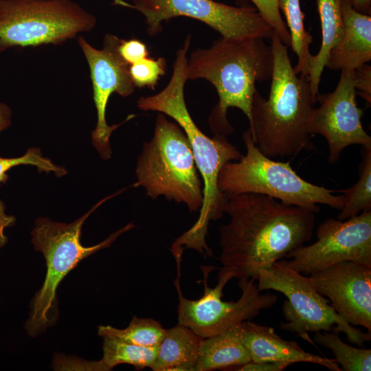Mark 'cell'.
Returning <instances> with one entry per match:
<instances>
[{"label":"cell","instance_id":"27","mask_svg":"<svg viewBox=\"0 0 371 371\" xmlns=\"http://www.w3.org/2000/svg\"><path fill=\"white\" fill-rule=\"evenodd\" d=\"M166 60L162 57L156 60L147 57L131 65L129 71L135 87L154 89L166 74Z\"/></svg>","mask_w":371,"mask_h":371},{"label":"cell","instance_id":"15","mask_svg":"<svg viewBox=\"0 0 371 371\" xmlns=\"http://www.w3.org/2000/svg\"><path fill=\"white\" fill-rule=\"evenodd\" d=\"M308 276L341 317L371 332V265L346 261Z\"/></svg>","mask_w":371,"mask_h":371},{"label":"cell","instance_id":"22","mask_svg":"<svg viewBox=\"0 0 371 371\" xmlns=\"http://www.w3.org/2000/svg\"><path fill=\"white\" fill-rule=\"evenodd\" d=\"M278 6L286 17V24L291 36L290 47L297 57L294 71L297 74L309 76V61L312 56L309 46L313 42V36L304 27V14L300 0H278Z\"/></svg>","mask_w":371,"mask_h":371},{"label":"cell","instance_id":"28","mask_svg":"<svg viewBox=\"0 0 371 371\" xmlns=\"http://www.w3.org/2000/svg\"><path fill=\"white\" fill-rule=\"evenodd\" d=\"M260 14L272 27L281 41L287 47L291 45V36L286 23L282 19L278 0H251Z\"/></svg>","mask_w":371,"mask_h":371},{"label":"cell","instance_id":"5","mask_svg":"<svg viewBox=\"0 0 371 371\" xmlns=\"http://www.w3.org/2000/svg\"><path fill=\"white\" fill-rule=\"evenodd\" d=\"M135 174L134 186L143 187L150 198L164 196L183 203L190 212L201 208L203 181L190 142L183 129L161 113L157 116L152 139L144 144Z\"/></svg>","mask_w":371,"mask_h":371},{"label":"cell","instance_id":"24","mask_svg":"<svg viewBox=\"0 0 371 371\" xmlns=\"http://www.w3.org/2000/svg\"><path fill=\"white\" fill-rule=\"evenodd\" d=\"M166 329L157 321L151 318L134 316L129 325L119 329L111 326H99L98 335L113 337L127 343L144 346L158 347Z\"/></svg>","mask_w":371,"mask_h":371},{"label":"cell","instance_id":"2","mask_svg":"<svg viewBox=\"0 0 371 371\" xmlns=\"http://www.w3.org/2000/svg\"><path fill=\"white\" fill-rule=\"evenodd\" d=\"M190 43L186 38L177 52L172 74L166 87L155 95L139 98L137 106L142 111H157L172 118L190 142L196 166L202 177L203 204L195 223L173 242L170 251L173 255H182L186 249H192L205 257L213 256L205 240L208 225L211 221L223 217L227 199V196L218 187L220 170L226 163L238 160L242 154L227 136L214 135L210 137L205 135L188 110L184 87L188 80L186 67Z\"/></svg>","mask_w":371,"mask_h":371},{"label":"cell","instance_id":"4","mask_svg":"<svg viewBox=\"0 0 371 371\" xmlns=\"http://www.w3.org/2000/svg\"><path fill=\"white\" fill-rule=\"evenodd\" d=\"M273 67L267 99L256 91L251 104L249 128L259 150L271 159L293 157L306 148L311 136L307 121L317 99L309 76H298L288 47L274 32L271 37Z\"/></svg>","mask_w":371,"mask_h":371},{"label":"cell","instance_id":"12","mask_svg":"<svg viewBox=\"0 0 371 371\" xmlns=\"http://www.w3.org/2000/svg\"><path fill=\"white\" fill-rule=\"evenodd\" d=\"M317 240L286 256L297 272L311 274L333 265L356 261L371 265V210L344 221H324L316 231Z\"/></svg>","mask_w":371,"mask_h":371},{"label":"cell","instance_id":"17","mask_svg":"<svg viewBox=\"0 0 371 371\" xmlns=\"http://www.w3.org/2000/svg\"><path fill=\"white\" fill-rule=\"evenodd\" d=\"M344 33L328 55L326 67L354 71L371 60V16L357 11L350 0H341Z\"/></svg>","mask_w":371,"mask_h":371},{"label":"cell","instance_id":"33","mask_svg":"<svg viewBox=\"0 0 371 371\" xmlns=\"http://www.w3.org/2000/svg\"><path fill=\"white\" fill-rule=\"evenodd\" d=\"M12 110L5 103L0 102V133L11 125Z\"/></svg>","mask_w":371,"mask_h":371},{"label":"cell","instance_id":"19","mask_svg":"<svg viewBox=\"0 0 371 371\" xmlns=\"http://www.w3.org/2000/svg\"><path fill=\"white\" fill-rule=\"evenodd\" d=\"M203 338L179 324L166 329L151 368L154 371H196Z\"/></svg>","mask_w":371,"mask_h":371},{"label":"cell","instance_id":"25","mask_svg":"<svg viewBox=\"0 0 371 371\" xmlns=\"http://www.w3.org/2000/svg\"><path fill=\"white\" fill-rule=\"evenodd\" d=\"M313 341L330 350L342 370H371L370 349L351 346L344 342L337 333L330 331L315 333Z\"/></svg>","mask_w":371,"mask_h":371},{"label":"cell","instance_id":"6","mask_svg":"<svg viewBox=\"0 0 371 371\" xmlns=\"http://www.w3.org/2000/svg\"><path fill=\"white\" fill-rule=\"evenodd\" d=\"M243 139L245 155L226 163L220 170L218 187L221 192L265 194L315 213L319 211V204L342 208V194L335 195L334 190L302 179L289 162L265 156L256 146L249 128L243 133Z\"/></svg>","mask_w":371,"mask_h":371},{"label":"cell","instance_id":"10","mask_svg":"<svg viewBox=\"0 0 371 371\" xmlns=\"http://www.w3.org/2000/svg\"><path fill=\"white\" fill-rule=\"evenodd\" d=\"M201 269L204 291L200 298L194 300L183 297L180 286V267H177V278L174 283L179 299L178 323L188 327L203 339L250 320L277 302L275 294L261 293L253 279L239 280L241 295L238 300L223 301V288L232 278L227 273L219 271L217 284L210 288L208 277L216 267L202 266Z\"/></svg>","mask_w":371,"mask_h":371},{"label":"cell","instance_id":"30","mask_svg":"<svg viewBox=\"0 0 371 371\" xmlns=\"http://www.w3.org/2000/svg\"><path fill=\"white\" fill-rule=\"evenodd\" d=\"M354 86L358 93L370 105L371 67L368 64L355 69L353 73Z\"/></svg>","mask_w":371,"mask_h":371},{"label":"cell","instance_id":"7","mask_svg":"<svg viewBox=\"0 0 371 371\" xmlns=\"http://www.w3.org/2000/svg\"><path fill=\"white\" fill-rule=\"evenodd\" d=\"M111 197L104 198L71 223L54 222L47 218L36 220L31 232L32 242L35 249L42 252L45 257L47 273L43 286L35 296L32 313L25 324V330L30 335H36L48 325L56 289L66 275L81 260L110 247L120 235L135 227L133 223H128L93 246L85 247L81 244L84 222L100 205Z\"/></svg>","mask_w":371,"mask_h":371},{"label":"cell","instance_id":"8","mask_svg":"<svg viewBox=\"0 0 371 371\" xmlns=\"http://www.w3.org/2000/svg\"><path fill=\"white\" fill-rule=\"evenodd\" d=\"M259 291L273 290L286 297L282 313L286 322L280 327L314 344L309 333L331 331L346 335L348 339L359 347L371 339V332L363 333L350 324L330 305L328 300L315 288L308 276L291 268L286 260L274 262L258 272Z\"/></svg>","mask_w":371,"mask_h":371},{"label":"cell","instance_id":"32","mask_svg":"<svg viewBox=\"0 0 371 371\" xmlns=\"http://www.w3.org/2000/svg\"><path fill=\"white\" fill-rule=\"evenodd\" d=\"M15 221L14 216L5 213V204L0 200V248L4 247L8 242V238L4 234L5 228L12 226Z\"/></svg>","mask_w":371,"mask_h":371},{"label":"cell","instance_id":"31","mask_svg":"<svg viewBox=\"0 0 371 371\" xmlns=\"http://www.w3.org/2000/svg\"><path fill=\"white\" fill-rule=\"evenodd\" d=\"M290 364L278 361H262L248 363L232 367L227 370L232 371H282Z\"/></svg>","mask_w":371,"mask_h":371},{"label":"cell","instance_id":"29","mask_svg":"<svg viewBox=\"0 0 371 371\" xmlns=\"http://www.w3.org/2000/svg\"><path fill=\"white\" fill-rule=\"evenodd\" d=\"M119 52L121 56L129 65L147 58L148 55L146 45L137 39H121Z\"/></svg>","mask_w":371,"mask_h":371},{"label":"cell","instance_id":"34","mask_svg":"<svg viewBox=\"0 0 371 371\" xmlns=\"http://www.w3.org/2000/svg\"><path fill=\"white\" fill-rule=\"evenodd\" d=\"M353 8L358 12H368L370 10L371 0H350Z\"/></svg>","mask_w":371,"mask_h":371},{"label":"cell","instance_id":"21","mask_svg":"<svg viewBox=\"0 0 371 371\" xmlns=\"http://www.w3.org/2000/svg\"><path fill=\"white\" fill-rule=\"evenodd\" d=\"M322 29V45L309 61V78L313 96L317 99L321 76L331 49L341 41L344 33L341 0H317Z\"/></svg>","mask_w":371,"mask_h":371},{"label":"cell","instance_id":"11","mask_svg":"<svg viewBox=\"0 0 371 371\" xmlns=\"http://www.w3.org/2000/svg\"><path fill=\"white\" fill-rule=\"evenodd\" d=\"M113 0L115 5L137 10L145 17L147 33L154 36L161 23L177 16L199 20L231 38H271L273 30L256 8L235 7L212 0Z\"/></svg>","mask_w":371,"mask_h":371},{"label":"cell","instance_id":"3","mask_svg":"<svg viewBox=\"0 0 371 371\" xmlns=\"http://www.w3.org/2000/svg\"><path fill=\"white\" fill-rule=\"evenodd\" d=\"M264 39L221 36L209 48L193 51L188 58L187 80L205 79L216 90L218 101L208 120L214 135L234 132L227 119L230 107L241 110L251 123L256 83L271 80L273 72L271 47Z\"/></svg>","mask_w":371,"mask_h":371},{"label":"cell","instance_id":"26","mask_svg":"<svg viewBox=\"0 0 371 371\" xmlns=\"http://www.w3.org/2000/svg\"><path fill=\"white\" fill-rule=\"evenodd\" d=\"M19 165H32L40 171L53 172L58 177L67 173L64 168L55 165L50 159L43 157L38 148L33 147L21 157L6 158L0 156V186L8 181V172Z\"/></svg>","mask_w":371,"mask_h":371},{"label":"cell","instance_id":"9","mask_svg":"<svg viewBox=\"0 0 371 371\" xmlns=\"http://www.w3.org/2000/svg\"><path fill=\"white\" fill-rule=\"evenodd\" d=\"M95 25V17L71 0H0V52L62 44Z\"/></svg>","mask_w":371,"mask_h":371},{"label":"cell","instance_id":"18","mask_svg":"<svg viewBox=\"0 0 371 371\" xmlns=\"http://www.w3.org/2000/svg\"><path fill=\"white\" fill-rule=\"evenodd\" d=\"M158 347H144L110 337H103V356L98 361H85L71 357H58L54 368L58 370L107 371L120 364H129L137 370L151 368Z\"/></svg>","mask_w":371,"mask_h":371},{"label":"cell","instance_id":"1","mask_svg":"<svg viewBox=\"0 0 371 371\" xmlns=\"http://www.w3.org/2000/svg\"><path fill=\"white\" fill-rule=\"evenodd\" d=\"M229 221L219 228L220 272L257 280L261 269L311 239L315 213L256 193L227 195Z\"/></svg>","mask_w":371,"mask_h":371},{"label":"cell","instance_id":"23","mask_svg":"<svg viewBox=\"0 0 371 371\" xmlns=\"http://www.w3.org/2000/svg\"><path fill=\"white\" fill-rule=\"evenodd\" d=\"M361 155L359 180L353 186L338 191L344 198V205L338 215L341 221L371 210V148H362Z\"/></svg>","mask_w":371,"mask_h":371},{"label":"cell","instance_id":"16","mask_svg":"<svg viewBox=\"0 0 371 371\" xmlns=\"http://www.w3.org/2000/svg\"><path fill=\"white\" fill-rule=\"evenodd\" d=\"M238 330L252 361H271L290 365L312 363L332 371L342 370L335 359L305 351L296 341L281 338L272 327L248 320L238 324Z\"/></svg>","mask_w":371,"mask_h":371},{"label":"cell","instance_id":"20","mask_svg":"<svg viewBox=\"0 0 371 371\" xmlns=\"http://www.w3.org/2000/svg\"><path fill=\"white\" fill-rule=\"evenodd\" d=\"M249 361L250 356L240 340L237 325L203 339L196 368V371L227 370Z\"/></svg>","mask_w":371,"mask_h":371},{"label":"cell","instance_id":"13","mask_svg":"<svg viewBox=\"0 0 371 371\" xmlns=\"http://www.w3.org/2000/svg\"><path fill=\"white\" fill-rule=\"evenodd\" d=\"M120 40L117 36L106 34L103 39V48L98 49L90 45L81 36L78 43L87 61L93 85V98L97 112V123L91 133L92 142L101 157H111L109 139L111 133L121 124L135 117L128 115L118 124L109 126L106 120V109L111 95L116 93L122 97L131 95L135 86L131 77L130 65L119 52Z\"/></svg>","mask_w":371,"mask_h":371},{"label":"cell","instance_id":"14","mask_svg":"<svg viewBox=\"0 0 371 371\" xmlns=\"http://www.w3.org/2000/svg\"><path fill=\"white\" fill-rule=\"evenodd\" d=\"M353 73L341 70L335 90L317 95L319 106L314 107L308 118V134H319L326 139L330 164L336 163L343 150L349 146L358 144L362 148H371V137L361 123L363 110L357 103Z\"/></svg>","mask_w":371,"mask_h":371}]
</instances>
